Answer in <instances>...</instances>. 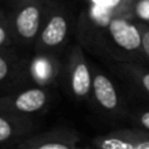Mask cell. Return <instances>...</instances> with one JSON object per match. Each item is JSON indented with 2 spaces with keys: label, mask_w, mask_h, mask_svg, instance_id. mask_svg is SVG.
<instances>
[{
  "label": "cell",
  "mask_w": 149,
  "mask_h": 149,
  "mask_svg": "<svg viewBox=\"0 0 149 149\" xmlns=\"http://www.w3.org/2000/svg\"><path fill=\"white\" fill-rule=\"evenodd\" d=\"M82 45L92 46L113 62H132L147 65L143 37L137 21L128 17L114 18L106 28L95 33Z\"/></svg>",
  "instance_id": "obj_1"
},
{
  "label": "cell",
  "mask_w": 149,
  "mask_h": 149,
  "mask_svg": "<svg viewBox=\"0 0 149 149\" xmlns=\"http://www.w3.org/2000/svg\"><path fill=\"white\" fill-rule=\"evenodd\" d=\"M85 10L80 16V38L82 43L102 30L114 18L131 17L132 0H84Z\"/></svg>",
  "instance_id": "obj_2"
},
{
  "label": "cell",
  "mask_w": 149,
  "mask_h": 149,
  "mask_svg": "<svg viewBox=\"0 0 149 149\" xmlns=\"http://www.w3.org/2000/svg\"><path fill=\"white\" fill-rule=\"evenodd\" d=\"M49 0H12L9 9L16 43L34 47Z\"/></svg>",
  "instance_id": "obj_3"
},
{
  "label": "cell",
  "mask_w": 149,
  "mask_h": 149,
  "mask_svg": "<svg viewBox=\"0 0 149 149\" xmlns=\"http://www.w3.org/2000/svg\"><path fill=\"white\" fill-rule=\"evenodd\" d=\"M71 33V16L56 0H49L43 24L34 45V51L56 54L65 45Z\"/></svg>",
  "instance_id": "obj_4"
},
{
  "label": "cell",
  "mask_w": 149,
  "mask_h": 149,
  "mask_svg": "<svg viewBox=\"0 0 149 149\" xmlns=\"http://www.w3.org/2000/svg\"><path fill=\"white\" fill-rule=\"evenodd\" d=\"M65 81L70 94L76 101L92 100L93 70L80 45L71 49L65 63Z\"/></svg>",
  "instance_id": "obj_5"
},
{
  "label": "cell",
  "mask_w": 149,
  "mask_h": 149,
  "mask_svg": "<svg viewBox=\"0 0 149 149\" xmlns=\"http://www.w3.org/2000/svg\"><path fill=\"white\" fill-rule=\"evenodd\" d=\"M93 85L92 101L94 105L110 118H122L128 115L124 98L122 97L118 86L107 73H105L98 65L92 64Z\"/></svg>",
  "instance_id": "obj_6"
},
{
  "label": "cell",
  "mask_w": 149,
  "mask_h": 149,
  "mask_svg": "<svg viewBox=\"0 0 149 149\" xmlns=\"http://www.w3.org/2000/svg\"><path fill=\"white\" fill-rule=\"evenodd\" d=\"M51 102L50 88L31 86L0 97V111L30 116L42 113Z\"/></svg>",
  "instance_id": "obj_7"
},
{
  "label": "cell",
  "mask_w": 149,
  "mask_h": 149,
  "mask_svg": "<svg viewBox=\"0 0 149 149\" xmlns=\"http://www.w3.org/2000/svg\"><path fill=\"white\" fill-rule=\"evenodd\" d=\"M60 72L62 63L54 52L36 51L25 67V74L29 82L34 86L41 88H50L55 85Z\"/></svg>",
  "instance_id": "obj_8"
},
{
  "label": "cell",
  "mask_w": 149,
  "mask_h": 149,
  "mask_svg": "<svg viewBox=\"0 0 149 149\" xmlns=\"http://www.w3.org/2000/svg\"><path fill=\"white\" fill-rule=\"evenodd\" d=\"M92 149H149V132L137 127L114 130L94 137Z\"/></svg>",
  "instance_id": "obj_9"
},
{
  "label": "cell",
  "mask_w": 149,
  "mask_h": 149,
  "mask_svg": "<svg viewBox=\"0 0 149 149\" xmlns=\"http://www.w3.org/2000/svg\"><path fill=\"white\" fill-rule=\"evenodd\" d=\"M16 149H92L80 145V136L70 130H52L26 137Z\"/></svg>",
  "instance_id": "obj_10"
},
{
  "label": "cell",
  "mask_w": 149,
  "mask_h": 149,
  "mask_svg": "<svg viewBox=\"0 0 149 149\" xmlns=\"http://www.w3.org/2000/svg\"><path fill=\"white\" fill-rule=\"evenodd\" d=\"M110 68L124 80L139 95L149 101V67L132 62H113L109 60Z\"/></svg>",
  "instance_id": "obj_11"
},
{
  "label": "cell",
  "mask_w": 149,
  "mask_h": 149,
  "mask_svg": "<svg viewBox=\"0 0 149 149\" xmlns=\"http://www.w3.org/2000/svg\"><path fill=\"white\" fill-rule=\"evenodd\" d=\"M33 128L34 123L30 116L0 111V145L22 139Z\"/></svg>",
  "instance_id": "obj_12"
},
{
  "label": "cell",
  "mask_w": 149,
  "mask_h": 149,
  "mask_svg": "<svg viewBox=\"0 0 149 149\" xmlns=\"http://www.w3.org/2000/svg\"><path fill=\"white\" fill-rule=\"evenodd\" d=\"M25 67L26 64L21 63V60L15 54L0 50V85L26 76Z\"/></svg>",
  "instance_id": "obj_13"
},
{
  "label": "cell",
  "mask_w": 149,
  "mask_h": 149,
  "mask_svg": "<svg viewBox=\"0 0 149 149\" xmlns=\"http://www.w3.org/2000/svg\"><path fill=\"white\" fill-rule=\"evenodd\" d=\"M13 43H16V37L10 15L9 12L0 9V50H5Z\"/></svg>",
  "instance_id": "obj_14"
},
{
  "label": "cell",
  "mask_w": 149,
  "mask_h": 149,
  "mask_svg": "<svg viewBox=\"0 0 149 149\" xmlns=\"http://www.w3.org/2000/svg\"><path fill=\"white\" fill-rule=\"evenodd\" d=\"M131 17L137 22L149 25V0H132Z\"/></svg>",
  "instance_id": "obj_15"
},
{
  "label": "cell",
  "mask_w": 149,
  "mask_h": 149,
  "mask_svg": "<svg viewBox=\"0 0 149 149\" xmlns=\"http://www.w3.org/2000/svg\"><path fill=\"white\" fill-rule=\"evenodd\" d=\"M128 119L132 122L134 127L145 130L149 132V106L147 107H137L128 113Z\"/></svg>",
  "instance_id": "obj_16"
},
{
  "label": "cell",
  "mask_w": 149,
  "mask_h": 149,
  "mask_svg": "<svg viewBox=\"0 0 149 149\" xmlns=\"http://www.w3.org/2000/svg\"><path fill=\"white\" fill-rule=\"evenodd\" d=\"M137 24H139V28L143 37V50H144L145 60H147V65L149 67V25H145V24L141 22Z\"/></svg>",
  "instance_id": "obj_17"
}]
</instances>
